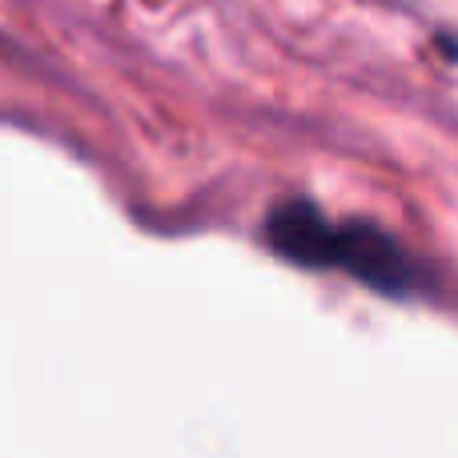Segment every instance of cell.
Segmentation results:
<instances>
[{"label": "cell", "mask_w": 458, "mask_h": 458, "mask_svg": "<svg viewBox=\"0 0 458 458\" xmlns=\"http://www.w3.org/2000/svg\"><path fill=\"white\" fill-rule=\"evenodd\" d=\"M266 237L282 258L314 269H342L378 293L398 298L422 285V269L390 233L366 222H330L322 209L301 198L269 209Z\"/></svg>", "instance_id": "6da1fadb"}]
</instances>
